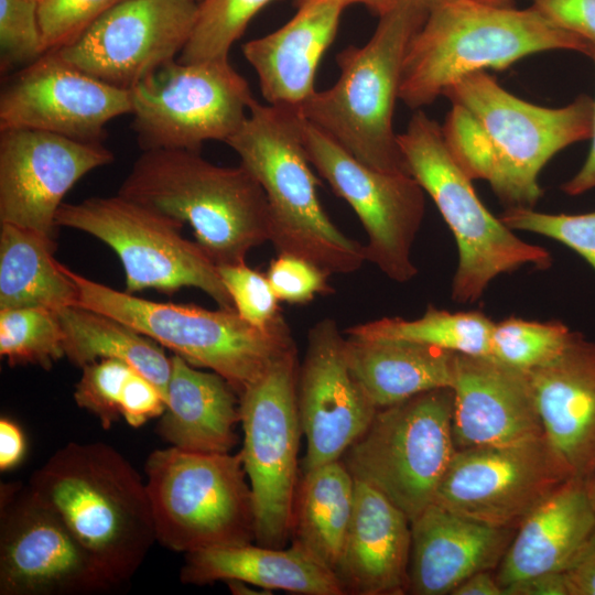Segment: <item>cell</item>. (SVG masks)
<instances>
[{"label":"cell","mask_w":595,"mask_h":595,"mask_svg":"<svg viewBox=\"0 0 595 595\" xmlns=\"http://www.w3.org/2000/svg\"><path fill=\"white\" fill-rule=\"evenodd\" d=\"M443 96L452 104L442 126L450 152L473 181H487L507 208H533L543 194V166L592 134L594 99L586 94L564 107H541L479 71L450 85Z\"/></svg>","instance_id":"1"},{"label":"cell","mask_w":595,"mask_h":595,"mask_svg":"<svg viewBox=\"0 0 595 595\" xmlns=\"http://www.w3.org/2000/svg\"><path fill=\"white\" fill-rule=\"evenodd\" d=\"M28 485L117 587L131 578L156 541L145 483L106 443H67Z\"/></svg>","instance_id":"2"},{"label":"cell","mask_w":595,"mask_h":595,"mask_svg":"<svg viewBox=\"0 0 595 595\" xmlns=\"http://www.w3.org/2000/svg\"><path fill=\"white\" fill-rule=\"evenodd\" d=\"M591 41L560 28L532 6L495 7L474 0H441L411 39L399 99L411 109L432 104L472 73L505 69L534 53L587 54Z\"/></svg>","instance_id":"3"},{"label":"cell","mask_w":595,"mask_h":595,"mask_svg":"<svg viewBox=\"0 0 595 595\" xmlns=\"http://www.w3.org/2000/svg\"><path fill=\"white\" fill-rule=\"evenodd\" d=\"M303 123L299 108L255 100L226 143L267 196L269 241L278 253L305 259L328 273H353L367 261L365 246L343 234L325 213L303 145Z\"/></svg>","instance_id":"4"},{"label":"cell","mask_w":595,"mask_h":595,"mask_svg":"<svg viewBox=\"0 0 595 595\" xmlns=\"http://www.w3.org/2000/svg\"><path fill=\"white\" fill-rule=\"evenodd\" d=\"M118 194L190 224L217 266L246 262L251 249L270 239L269 205L259 182L241 164L216 165L199 151H142Z\"/></svg>","instance_id":"5"},{"label":"cell","mask_w":595,"mask_h":595,"mask_svg":"<svg viewBox=\"0 0 595 595\" xmlns=\"http://www.w3.org/2000/svg\"><path fill=\"white\" fill-rule=\"evenodd\" d=\"M428 13L422 0H397L365 45L337 54V82L299 108L307 122L378 171L410 174L392 119L407 48Z\"/></svg>","instance_id":"6"},{"label":"cell","mask_w":595,"mask_h":595,"mask_svg":"<svg viewBox=\"0 0 595 595\" xmlns=\"http://www.w3.org/2000/svg\"><path fill=\"white\" fill-rule=\"evenodd\" d=\"M62 268L76 285L77 305L112 316L191 365L220 375L238 396L298 349L283 316L259 328L235 310L150 301Z\"/></svg>","instance_id":"7"},{"label":"cell","mask_w":595,"mask_h":595,"mask_svg":"<svg viewBox=\"0 0 595 595\" xmlns=\"http://www.w3.org/2000/svg\"><path fill=\"white\" fill-rule=\"evenodd\" d=\"M397 140L410 175L433 199L455 238L453 301L474 303L500 274L527 264L542 270L552 264L545 248L522 240L486 208L435 120L416 110Z\"/></svg>","instance_id":"8"},{"label":"cell","mask_w":595,"mask_h":595,"mask_svg":"<svg viewBox=\"0 0 595 595\" xmlns=\"http://www.w3.org/2000/svg\"><path fill=\"white\" fill-rule=\"evenodd\" d=\"M144 472L161 545L188 553L256 541L252 493L240 451L154 450Z\"/></svg>","instance_id":"9"},{"label":"cell","mask_w":595,"mask_h":595,"mask_svg":"<svg viewBox=\"0 0 595 595\" xmlns=\"http://www.w3.org/2000/svg\"><path fill=\"white\" fill-rule=\"evenodd\" d=\"M454 390H428L377 410L342 459L354 478L381 491L413 521L434 502L456 452Z\"/></svg>","instance_id":"10"},{"label":"cell","mask_w":595,"mask_h":595,"mask_svg":"<svg viewBox=\"0 0 595 595\" xmlns=\"http://www.w3.org/2000/svg\"><path fill=\"white\" fill-rule=\"evenodd\" d=\"M56 225L89 234L111 248L129 293L153 289L171 294L192 286L221 309L235 310L217 264L196 241L183 237L184 223L175 218L117 194L63 203Z\"/></svg>","instance_id":"11"},{"label":"cell","mask_w":595,"mask_h":595,"mask_svg":"<svg viewBox=\"0 0 595 595\" xmlns=\"http://www.w3.org/2000/svg\"><path fill=\"white\" fill-rule=\"evenodd\" d=\"M132 130L142 151H199L226 142L256 100L227 60L171 61L130 88Z\"/></svg>","instance_id":"12"},{"label":"cell","mask_w":595,"mask_h":595,"mask_svg":"<svg viewBox=\"0 0 595 595\" xmlns=\"http://www.w3.org/2000/svg\"><path fill=\"white\" fill-rule=\"evenodd\" d=\"M299 366L294 349L239 396L240 453L252 493L255 543L259 545L285 548L291 538L303 434L296 397Z\"/></svg>","instance_id":"13"},{"label":"cell","mask_w":595,"mask_h":595,"mask_svg":"<svg viewBox=\"0 0 595 595\" xmlns=\"http://www.w3.org/2000/svg\"><path fill=\"white\" fill-rule=\"evenodd\" d=\"M302 137L310 163L358 216L368 238L366 260L394 282L412 280L418 268L411 252L424 217V190L410 174L359 162L305 118Z\"/></svg>","instance_id":"14"},{"label":"cell","mask_w":595,"mask_h":595,"mask_svg":"<svg viewBox=\"0 0 595 595\" xmlns=\"http://www.w3.org/2000/svg\"><path fill=\"white\" fill-rule=\"evenodd\" d=\"M116 587L28 484H1V595H91Z\"/></svg>","instance_id":"15"},{"label":"cell","mask_w":595,"mask_h":595,"mask_svg":"<svg viewBox=\"0 0 595 595\" xmlns=\"http://www.w3.org/2000/svg\"><path fill=\"white\" fill-rule=\"evenodd\" d=\"M573 474L544 435L457 450L434 502L505 528L520 522Z\"/></svg>","instance_id":"16"},{"label":"cell","mask_w":595,"mask_h":595,"mask_svg":"<svg viewBox=\"0 0 595 595\" xmlns=\"http://www.w3.org/2000/svg\"><path fill=\"white\" fill-rule=\"evenodd\" d=\"M197 11L195 0H122L56 52L83 72L130 89L180 55Z\"/></svg>","instance_id":"17"},{"label":"cell","mask_w":595,"mask_h":595,"mask_svg":"<svg viewBox=\"0 0 595 595\" xmlns=\"http://www.w3.org/2000/svg\"><path fill=\"white\" fill-rule=\"evenodd\" d=\"M130 89L100 80L46 52L0 95V131L33 129L101 143L107 123L131 113Z\"/></svg>","instance_id":"18"},{"label":"cell","mask_w":595,"mask_h":595,"mask_svg":"<svg viewBox=\"0 0 595 595\" xmlns=\"http://www.w3.org/2000/svg\"><path fill=\"white\" fill-rule=\"evenodd\" d=\"M112 161L102 143L33 129L0 131V224L54 239L64 196L84 175Z\"/></svg>","instance_id":"19"},{"label":"cell","mask_w":595,"mask_h":595,"mask_svg":"<svg viewBox=\"0 0 595 595\" xmlns=\"http://www.w3.org/2000/svg\"><path fill=\"white\" fill-rule=\"evenodd\" d=\"M296 397L306 439L302 472L340 459L378 410L349 367L345 337L333 318L318 321L309 332Z\"/></svg>","instance_id":"20"},{"label":"cell","mask_w":595,"mask_h":595,"mask_svg":"<svg viewBox=\"0 0 595 595\" xmlns=\"http://www.w3.org/2000/svg\"><path fill=\"white\" fill-rule=\"evenodd\" d=\"M452 434L456 451L544 435L528 372L457 353Z\"/></svg>","instance_id":"21"},{"label":"cell","mask_w":595,"mask_h":595,"mask_svg":"<svg viewBox=\"0 0 595 595\" xmlns=\"http://www.w3.org/2000/svg\"><path fill=\"white\" fill-rule=\"evenodd\" d=\"M527 372L544 436L586 479L595 468V342L574 332L555 358Z\"/></svg>","instance_id":"22"},{"label":"cell","mask_w":595,"mask_h":595,"mask_svg":"<svg viewBox=\"0 0 595 595\" xmlns=\"http://www.w3.org/2000/svg\"><path fill=\"white\" fill-rule=\"evenodd\" d=\"M516 530L431 504L411 521L408 593L451 594L472 574L496 567Z\"/></svg>","instance_id":"23"},{"label":"cell","mask_w":595,"mask_h":595,"mask_svg":"<svg viewBox=\"0 0 595 595\" xmlns=\"http://www.w3.org/2000/svg\"><path fill=\"white\" fill-rule=\"evenodd\" d=\"M411 521L381 491L355 478V502L336 571L345 595L408 593Z\"/></svg>","instance_id":"24"},{"label":"cell","mask_w":595,"mask_h":595,"mask_svg":"<svg viewBox=\"0 0 595 595\" xmlns=\"http://www.w3.org/2000/svg\"><path fill=\"white\" fill-rule=\"evenodd\" d=\"M344 0H313L283 26L242 45L269 105L300 108L316 90L318 63L333 42Z\"/></svg>","instance_id":"25"},{"label":"cell","mask_w":595,"mask_h":595,"mask_svg":"<svg viewBox=\"0 0 595 595\" xmlns=\"http://www.w3.org/2000/svg\"><path fill=\"white\" fill-rule=\"evenodd\" d=\"M594 534L595 507L585 479L571 478L520 522L496 581L504 589L536 575L565 572Z\"/></svg>","instance_id":"26"},{"label":"cell","mask_w":595,"mask_h":595,"mask_svg":"<svg viewBox=\"0 0 595 595\" xmlns=\"http://www.w3.org/2000/svg\"><path fill=\"white\" fill-rule=\"evenodd\" d=\"M165 410L158 434L181 450L230 453L239 436V396L220 375L203 371L173 354Z\"/></svg>","instance_id":"27"},{"label":"cell","mask_w":595,"mask_h":595,"mask_svg":"<svg viewBox=\"0 0 595 595\" xmlns=\"http://www.w3.org/2000/svg\"><path fill=\"white\" fill-rule=\"evenodd\" d=\"M184 584L241 581L268 591L301 595H345L336 575L291 544L213 548L185 553L180 571Z\"/></svg>","instance_id":"28"},{"label":"cell","mask_w":595,"mask_h":595,"mask_svg":"<svg viewBox=\"0 0 595 595\" xmlns=\"http://www.w3.org/2000/svg\"><path fill=\"white\" fill-rule=\"evenodd\" d=\"M345 351L354 376L378 409L454 383L457 353L436 346L348 335Z\"/></svg>","instance_id":"29"},{"label":"cell","mask_w":595,"mask_h":595,"mask_svg":"<svg viewBox=\"0 0 595 595\" xmlns=\"http://www.w3.org/2000/svg\"><path fill=\"white\" fill-rule=\"evenodd\" d=\"M355 502V478L336 459L302 472L293 505L291 544L336 575Z\"/></svg>","instance_id":"30"},{"label":"cell","mask_w":595,"mask_h":595,"mask_svg":"<svg viewBox=\"0 0 595 595\" xmlns=\"http://www.w3.org/2000/svg\"><path fill=\"white\" fill-rule=\"evenodd\" d=\"M55 241L11 224L0 228V310L77 304V289L56 261Z\"/></svg>","instance_id":"31"},{"label":"cell","mask_w":595,"mask_h":595,"mask_svg":"<svg viewBox=\"0 0 595 595\" xmlns=\"http://www.w3.org/2000/svg\"><path fill=\"white\" fill-rule=\"evenodd\" d=\"M64 333V353L75 366L101 359L131 365L166 398L172 361L161 345L121 321L80 305L56 312Z\"/></svg>","instance_id":"32"},{"label":"cell","mask_w":595,"mask_h":595,"mask_svg":"<svg viewBox=\"0 0 595 595\" xmlns=\"http://www.w3.org/2000/svg\"><path fill=\"white\" fill-rule=\"evenodd\" d=\"M494 326L495 322L482 312H450L428 305L415 320L381 317L354 325L346 332L350 336L408 340L465 355L488 356Z\"/></svg>","instance_id":"33"},{"label":"cell","mask_w":595,"mask_h":595,"mask_svg":"<svg viewBox=\"0 0 595 595\" xmlns=\"http://www.w3.org/2000/svg\"><path fill=\"white\" fill-rule=\"evenodd\" d=\"M0 355L10 366L50 369L65 356L64 333L55 311L44 307L0 310Z\"/></svg>","instance_id":"34"},{"label":"cell","mask_w":595,"mask_h":595,"mask_svg":"<svg viewBox=\"0 0 595 595\" xmlns=\"http://www.w3.org/2000/svg\"><path fill=\"white\" fill-rule=\"evenodd\" d=\"M273 0H203L192 34L178 55L182 63L227 60L249 21Z\"/></svg>","instance_id":"35"},{"label":"cell","mask_w":595,"mask_h":595,"mask_svg":"<svg viewBox=\"0 0 595 595\" xmlns=\"http://www.w3.org/2000/svg\"><path fill=\"white\" fill-rule=\"evenodd\" d=\"M564 323L528 321L510 316L495 323L490 356L528 371L555 358L573 337Z\"/></svg>","instance_id":"36"},{"label":"cell","mask_w":595,"mask_h":595,"mask_svg":"<svg viewBox=\"0 0 595 595\" xmlns=\"http://www.w3.org/2000/svg\"><path fill=\"white\" fill-rule=\"evenodd\" d=\"M138 372L118 359L85 365L75 387L74 400L78 407L93 413L105 429H109L122 416L131 382Z\"/></svg>","instance_id":"37"},{"label":"cell","mask_w":595,"mask_h":595,"mask_svg":"<svg viewBox=\"0 0 595 595\" xmlns=\"http://www.w3.org/2000/svg\"><path fill=\"white\" fill-rule=\"evenodd\" d=\"M499 218L512 230L538 234L565 245L595 271V212L569 215L508 207Z\"/></svg>","instance_id":"38"},{"label":"cell","mask_w":595,"mask_h":595,"mask_svg":"<svg viewBox=\"0 0 595 595\" xmlns=\"http://www.w3.org/2000/svg\"><path fill=\"white\" fill-rule=\"evenodd\" d=\"M46 53L37 0H0V67L8 72Z\"/></svg>","instance_id":"39"},{"label":"cell","mask_w":595,"mask_h":595,"mask_svg":"<svg viewBox=\"0 0 595 595\" xmlns=\"http://www.w3.org/2000/svg\"><path fill=\"white\" fill-rule=\"evenodd\" d=\"M217 267L241 318L256 327L268 328L282 316L279 299L266 274L249 268L246 262Z\"/></svg>","instance_id":"40"},{"label":"cell","mask_w":595,"mask_h":595,"mask_svg":"<svg viewBox=\"0 0 595 595\" xmlns=\"http://www.w3.org/2000/svg\"><path fill=\"white\" fill-rule=\"evenodd\" d=\"M122 0H37L46 52L75 42L97 19Z\"/></svg>","instance_id":"41"},{"label":"cell","mask_w":595,"mask_h":595,"mask_svg":"<svg viewBox=\"0 0 595 595\" xmlns=\"http://www.w3.org/2000/svg\"><path fill=\"white\" fill-rule=\"evenodd\" d=\"M328 273L318 266L292 255L279 253L266 273L279 301L304 304L318 294H331Z\"/></svg>","instance_id":"42"},{"label":"cell","mask_w":595,"mask_h":595,"mask_svg":"<svg viewBox=\"0 0 595 595\" xmlns=\"http://www.w3.org/2000/svg\"><path fill=\"white\" fill-rule=\"evenodd\" d=\"M553 23L595 42V0H530Z\"/></svg>","instance_id":"43"},{"label":"cell","mask_w":595,"mask_h":595,"mask_svg":"<svg viewBox=\"0 0 595 595\" xmlns=\"http://www.w3.org/2000/svg\"><path fill=\"white\" fill-rule=\"evenodd\" d=\"M564 575L569 595H595V534Z\"/></svg>","instance_id":"44"},{"label":"cell","mask_w":595,"mask_h":595,"mask_svg":"<svg viewBox=\"0 0 595 595\" xmlns=\"http://www.w3.org/2000/svg\"><path fill=\"white\" fill-rule=\"evenodd\" d=\"M26 442L24 433L17 422L1 416L0 419V470L15 468L24 458Z\"/></svg>","instance_id":"45"},{"label":"cell","mask_w":595,"mask_h":595,"mask_svg":"<svg viewBox=\"0 0 595 595\" xmlns=\"http://www.w3.org/2000/svg\"><path fill=\"white\" fill-rule=\"evenodd\" d=\"M504 595H569L564 572L545 573L511 584Z\"/></svg>","instance_id":"46"},{"label":"cell","mask_w":595,"mask_h":595,"mask_svg":"<svg viewBox=\"0 0 595 595\" xmlns=\"http://www.w3.org/2000/svg\"><path fill=\"white\" fill-rule=\"evenodd\" d=\"M595 66V42L589 43L586 54ZM591 148L587 158L576 174L562 185V191L571 196L581 195L587 191L595 188V99L593 128L591 134Z\"/></svg>","instance_id":"47"},{"label":"cell","mask_w":595,"mask_h":595,"mask_svg":"<svg viewBox=\"0 0 595 595\" xmlns=\"http://www.w3.org/2000/svg\"><path fill=\"white\" fill-rule=\"evenodd\" d=\"M450 595H504L490 571H480L472 574L459 583Z\"/></svg>","instance_id":"48"},{"label":"cell","mask_w":595,"mask_h":595,"mask_svg":"<svg viewBox=\"0 0 595 595\" xmlns=\"http://www.w3.org/2000/svg\"><path fill=\"white\" fill-rule=\"evenodd\" d=\"M313 0H296V3L300 6L310 2ZM346 6L353 3H360L368 8L372 13L377 15H382L389 11L396 3L397 0H344Z\"/></svg>","instance_id":"49"},{"label":"cell","mask_w":595,"mask_h":595,"mask_svg":"<svg viewBox=\"0 0 595 595\" xmlns=\"http://www.w3.org/2000/svg\"><path fill=\"white\" fill-rule=\"evenodd\" d=\"M225 583L227 584L231 594H235V595H271L272 594V591H268L263 588L256 589L255 587H252L253 585L248 584L246 582H241V581H227Z\"/></svg>","instance_id":"50"},{"label":"cell","mask_w":595,"mask_h":595,"mask_svg":"<svg viewBox=\"0 0 595 595\" xmlns=\"http://www.w3.org/2000/svg\"><path fill=\"white\" fill-rule=\"evenodd\" d=\"M585 485L587 488L588 496L595 507V468L585 479Z\"/></svg>","instance_id":"51"},{"label":"cell","mask_w":595,"mask_h":595,"mask_svg":"<svg viewBox=\"0 0 595 595\" xmlns=\"http://www.w3.org/2000/svg\"><path fill=\"white\" fill-rule=\"evenodd\" d=\"M484 4L495 7H513V0H474Z\"/></svg>","instance_id":"52"},{"label":"cell","mask_w":595,"mask_h":595,"mask_svg":"<svg viewBox=\"0 0 595 595\" xmlns=\"http://www.w3.org/2000/svg\"><path fill=\"white\" fill-rule=\"evenodd\" d=\"M422 1H424L430 8L431 6H433L434 3H436V2H439L441 0H422Z\"/></svg>","instance_id":"53"},{"label":"cell","mask_w":595,"mask_h":595,"mask_svg":"<svg viewBox=\"0 0 595 595\" xmlns=\"http://www.w3.org/2000/svg\"><path fill=\"white\" fill-rule=\"evenodd\" d=\"M195 1L199 3V2L203 1V0H195Z\"/></svg>","instance_id":"54"}]
</instances>
